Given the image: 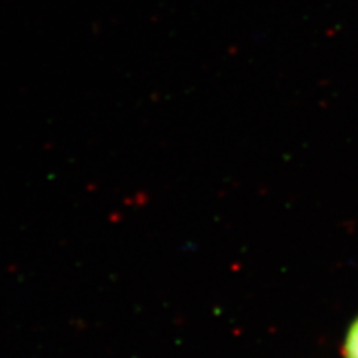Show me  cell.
I'll list each match as a JSON object with an SVG mask.
<instances>
[{
    "mask_svg": "<svg viewBox=\"0 0 358 358\" xmlns=\"http://www.w3.org/2000/svg\"><path fill=\"white\" fill-rule=\"evenodd\" d=\"M343 357L345 358H358V317L351 324L343 343Z\"/></svg>",
    "mask_w": 358,
    "mask_h": 358,
    "instance_id": "6da1fadb",
    "label": "cell"
}]
</instances>
